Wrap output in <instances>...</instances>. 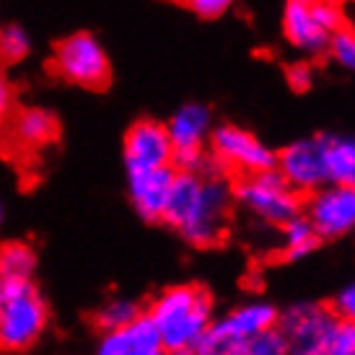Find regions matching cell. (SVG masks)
<instances>
[{
    "instance_id": "obj_27",
    "label": "cell",
    "mask_w": 355,
    "mask_h": 355,
    "mask_svg": "<svg viewBox=\"0 0 355 355\" xmlns=\"http://www.w3.org/2000/svg\"><path fill=\"white\" fill-rule=\"evenodd\" d=\"M286 78H288V86L296 91V94H304V91L311 89L314 73H311V68H309L306 62H296V65H291V68L286 70Z\"/></svg>"
},
{
    "instance_id": "obj_1",
    "label": "cell",
    "mask_w": 355,
    "mask_h": 355,
    "mask_svg": "<svg viewBox=\"0 0 355 355\" xmlns=\"http://www.w3.org/2000/svg\"><path fill=\"white\" fill-rule=\"evenodd\" d=\"M231 200L234 187L220 174L177 171L161 223L174 228L192 247H213L223 236Z\"/></svg>"
},
{
    "instance_id": "obj_30",
    "label": "cell",
    "mask_w": 355,
    "mask_h": 355,
    "mask_svg": "<svg viewBox=\"0 0 355 355\" xmlns=\"http://www.w3.org/2000/svg\"><path fill=\"white\" fill-rule=\"evenodd\" d=\"M3 218H6V207H3V202H0V223H3Z\"/></svg>"
},
{
    "instance_id": "obj_14",
    "label": "cell",
    "mask_w": 355,
    "mask_h": 355,
    "mask_svg": "<svg viewBox=\"0 0 355 355\" xmlns=\"http://www.w3.org/2000/svg\"><path fill=\"white\" fill-rule=\"evenodd\" d=\"M283 29H286V37L293 47H298L301 52H311V55L324 52L327 44H329V37H332L329 31L316 24L309 3H296V0L288 3Z\"/></svg>"
},
{
    "instance_id": "obj_32",
    "label": "cell",
    "mask_w": 355,
    "mask_h": 355,
    "mask_svg": "<svg viewBox=\"0 0 355 355\" xmlns=\"http://www.w3.org/2000/svg\"><path fill=\"white\" fill-rule=\"evenodd\" d=\"M296 3H311V0H296Z\"/></svg>"
},
{
    "instance_id": "obj_12",
    "label": "cell",
    "mask_w": 355,
    "mask_h": 355,
    "mask_svg": "<svg viewBox=\"0 0 355 355\" xmlns=\"http://www.w3.org/2000/svg\"><path fill=\"white\" fill-rule=\"evenodd\" d=\"M177 168L174 166H161V168H148V171H135L128 174V189H130V202L135 207L143 220L148 223H158L166 207L168 189L174 182Z\"/></svg>"
},
{
    "instance_id": "obj_8",
    "label": "cell",
    "mask_w": 355,
    "mask_h": 355,
    "mask_svg": "<svg viewBox=\"0 0 355 355\" xmlns=\"http://www.w3.org/2000/svg\"><path fill=\"white\" fill-rule=\"evenodd\" d=\"M337 322V314L316 304H298L277 316V327L288 340V353L327 355V340Z\"/></svg>"
},
{
    "instance_id": "obj_20",
    "label": "cell",
    "mask_w": 355,
    "mask_h": 355,
    "mask_svg": "<svg viewBox=\"0 0 355 355\" xmlns=\"http://www.w3.org/2000/svg\"><path fill=\"white\" fill-rule=\"evenodd\" d=\"M31 55V37L21 24L0 26V62L13 65Z\"/></svg>"
},
{
    "instance_id": "obj_10",
    "label": "cell",
    "mask_w": 355,
    "mask_h": 355,
    "mask_svg": "<svg viewBox=\"0 0 355 355\" xmlns=\"http://www.w3.org/2000/svg\"><path fill=\"white\" fill-rule=\"evenodd\" d=\"M309 220L322 239L345 236L355 228V187L329 182L314 189L309 200Z\"/></svg>"
},
{
    "instance_id": "obj_22",
    "label": "cell",
    "mask_w": 355,
    "mask_h": 355,
    "mask_svg": "<svg viewBox=\"0 0 355 355\" xmlns=\"http://www.w3.org/2000/svg\"><path fill=\"white\" fill-rule=\"evenodd\" d=\"M327 355H355V319L337 316L327 340Z\"/></svg>"
},
{
    "instance_id": "obj_13",
    "label": "cell",
    "mask_w": 355,
    "mask_h": 355,
    "mask_svg": "<svg viewBox=\"0 0 355 355\" xmlns=\"http://www.w3.org/2000/svg\"><path fill=\"white\" fill-rule=\"evenodd\" d=\"M101 355H161V335L148 314H138L132 322L109 329L99 340Z\"/></svg>"
},
{
    "instance_id": "obj_2",
    "label": "cell",
    "mask_w": 355,
    "mask_h": 355,
    "mask_svg": "<svg viewBox=\"0 0 355 355\" xmlns=\"http://www.w3.org/2000/svg\"><path fill=\"white\" fill-rule=\"evenodd\" d=\"M148 316L153 319L164 353H195V345L213 322V298L200 286L166 288L150 304Z\"/></svg>"
},
{
    "instance_id": "obj_17",
    "label": "cell",
    "mask_w": 355,
    "mask_h": 355,
    "mask_svg": "<svg viewBox=\"0 0 355 355\" xmlns=\"http://www.w3.org/2000/svg\"><path fill=\"white\" fill-rule=\"evenodd\" d=\"M327 177L335 184L355 187V138L347 135L327 138Z\"/></svg>"
},
{
    "instance_id": "obj_29",
    "label": "cell",
    "mask_w": 355,
    "mask_h": 355,
    "mask_svg": "<svg viewBox=\"0 0 355 355\" xmlns=\"http://www.w3.org/2000/svg\"><path fill=\"white\" fill-rule=\"evenodd\" d=\"M337 316H347V319H355V283L350 288H345L340 298H337Z\"/></svg>"
},
{
    "instance_id": "obj_25",
    "label": "cell",
    "mask_w": 355,
    "mask_h": 355,
    "mask_svg": "<svg viewBox=\"0 0 355 355\" xmlns=\"http://www.w3.org/2000/svg\"><path fill=\"white\" fill-rule=\"evenodd\" d=\"M309 8H311V16L316 19V24L329 31V34L343 29V13H340L335 3H329V0H311Z\"/></svg>"
},
{
    "instance_id": "obj_21",
    "label": "cell",
    "mask_w": 355,
    "mask_h": 355,
    "mask_svg": "<svg viewBox=\"0 0 355 355\" xmlns=\"http://www.w3.org/2000/svg\"><path fill=\"white\" fill-rule=\"evenodd\" d=\"M140 314L138 304H132L128 298H114L99 309V314L94 316V324L99 327L101 332H109V329H117V327L132 322L135 316Z\"/></svg>"
},
{
    "instance_id": "obj_15",
    "label": "cell",
    "mask_w": 355,
    "mask_h": 355,
    "mask_svg": "<svg viewBox=\"0 0 355 355\" xmlns=\"http://www.w3.org/2000/svg\"><path fill=\"white\" fill-rule=\"evenodd\" d=\"M58 117L44 107H26L13 117V138L21 148L42 150L58 138Z\"/></svg>"
},
{
    "instance_id": "obj_28",
    "label": "cell",
    "mask_w": 355,
    "mask_h": 355,
    "mask_svg": "<svg viewBox=\"0 0 355 355\" xmlns=\"http://www.w3.org/2000/svg\"><path fill=\"white\" fill-rule=\"evenodd\" d=\"M10 109H13V89H10V80L6 78V73L0 70V125L8 119Z\"/></svg>"
},
{
    "instance_id": "obj_26",
    "label": "cell",
    "mask_w": 355,
    "mask_h": 355,
    "mask_svg": "<svg viewBox=\"0 0 355 355\" xmlns=\"http://www.w3.org/2000/svg\"><path fill=\"white\" fill-rule=\"evenodd\" d=\"M177 3L189 8L200 19H220L234 6V0H177Z\"/></svg>"
},
{
    "instance_id": "obj_6",
    "label": "cell",
    "mask_w": 355,
    "mask_h": 355,
    "mask_svg": "<svg viewBox=\"0 0 355 355\" xmlns=\"http://www.w3.org/2000/svg\"><path fill=\"white\" fill-rule=\"evenodd\" d=\"M277 311L270 304L241 306L228 316L210 322L195 345L198 355H247L249 340L277 324Z\"/></svg>"
},
{
    "instance_id": "obj_11",
    "label": "cell",
    "mask_w": 355,
    "mask_h": 355,
    "mask_svg": "<svg viewBox=\"0 0 355 355\" xmlns=\"http://www.w3.org/2000/svg\"><path fill=\"white\" fill-rule=\"evenodd\" d=\"M171 150L174 146H171L166 125H161L156 119H140L128 130L125 146H122L128 174L171 166Z\"/></svg>"
},
{
    "instance_id": "obj_31",
    "label": "cell",
    "mask_w": 355,
    "mask_h": 355,
    "mask_svg": "<svg viewBox=\"0 0 355 355\" xmlns=\"http://www.w3.org/2000/svg\"><path fill=\"white\" fill-rule=\"evenodd\" d=\"M0 306H3V283H0Z\"/></svg>"
},
{
    "instance_id": "obj_18",
    "label": "cell",
    "mask_w": 355,
    "mask_h": 355,
    "mask_svg": "<svg viewBox=\"0 0 355 355\" xmlns=\"http://www.w3.org/2000/svg\"><path fill=\"white\" fill-rule=\"evenodd\" d=\"M37 252L24 241L0 244V280H34Z\"/></svg>"
},
{
    "instance_id": "obj_4",
    "label": "cell",
    "mask_w": 355,
    "mask_h": 355,
    "mask_svg": "<svg viewBox=\"0 0 355 355\" xmlns=\"http://www.w3.org/2000/svg\"><path fill=\"white\" fill-rule=\"evenodd\" d=\"M52 65L62 80L78 89L104 91L112 80V62L109 55L91 31H76L55 44Z\"/></svg>"
},
{
    "instance_id": "obj_7",
    "label": "cell",
    "mask_w": 355,
    "mask_h": 355,
    "mask_svg": "<svg viewBox=\"0 0 355 355\" xmlns=\"http://www.w3.org/2000/svg\"><path fill=\"white\" fill-rule=\"evenodd\" d=\"M210 148H213V158L220 164V168H234L241 174L272 168L277 161V153H272L252 132L236 128V125H220L213 130Z\"/></svg>"
},
{
    "instance_id": "obj_5",
    "label": "cell",
    "mask_w": 355,
    "mask_h": 355,
    "mask_svg": "<svg viewBox=\"0 0 355 355\" xmlns=\"http://www.w3.org/2000/svg\"><path fill=\"white\" fill-rule=\"evenodd\" d=\"M234 198L257 218L275 226H283L288 218L301 213L298 189L291 187L275 166L254 174H241V179L234 184Z\"/></svg>"
},
{
    "instance_id": "obj_19",
    "label": "cell",
    "mask_w": 355,
    "mask_h": 355,
    "mask_svg": "<svg viewBox=\"0 0 355 355\" xmlns=\"http://www.w3.org/2000/svg\"><path fill=\"white\" fill-rule=\"evenodd\" d=\"M283 231H286L288 259H301V257L311 254V252L319 247V241H322V236H319L314 231V226H311V220L306 216H301V213L293 218H288L286 223H283Z\"/></svg>"
},
{
    "instance_id": "obj_16",
    "label": "cell",
    "mask_w": 355,
    "mask_h": 355,
    "mask_svg": "<svg viewBox=\"0 0 355 355\" xmlns=\"http://www.w3.org/2000/svg\"><path fill=\"white\" fill-rule=\"evenodd\" d=\"M168 138L171 146H202V140L210 135V109L202 104H184L168 119Z\"/></svg>"
},
{
    "instance_id": "obj_24",
    "label": "cell",
    "mask_w": 355,
    "mask_h": 355,
    "mask_svg": "<svg viewBox=\"0 0 355 355\" xmlns=\"http://www.w3.org/2000/svg\"><path fill=\"white\" fill-rule=\"evenodd\" d=\"M329 55L347 70H355V34L347 29H337L332 31L329 37V44H327Z\"/></svg>"
},
{
    "instance_id": "obj_9",
    "label": "cell",
    "mask_w": 355,
    "mask_h": 355,
    "mask_svg": "<svg viewBox=\"0 0 355 355\" xmlns=\"http://www.w3.org/2000/svg\"><path fill=\"white\" fill-rule=\"evenodd\" d=\"M327 138L329 135L296 140V143H291L288 148L277 153L275 168L298 192H314V189L329 184V177H327Z\"/></svg>"
},
{
    "instance_id": "obj_3",
    "label": "cell",
    "mask_w": 355,
    "mask_h": 355,
    "mask_svg": "<svg viewBox=\"0 0 355 355\" xmlns=\"http://www.w3.org/2000/svg\"><path fill=\"white\" fill-rule=\"evenodd\" d=\"M0 350L21 353L40 343L47 329L50 309L31 280H0Z\"/></svg>"
},
{
    "instance_id": "obj_23",
    "label": "cell",
    "mask_w": 355,
    "mask_h": 355,
    "mask_svg": "<svg viewBox=\"0 0 355 355\" xmlns=\"http://www.w3.org/2000/svg\"><path fill=\"white\" fill-rule=\"evenodd\" d=\"M283 353H288V340L277 324L267 327L259 335H254L249 340V347H247V355H283Z\"/></svg>"
}]
</instances>
